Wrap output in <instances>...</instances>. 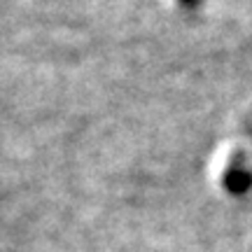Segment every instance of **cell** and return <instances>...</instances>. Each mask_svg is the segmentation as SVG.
<instances>
[{"mask_svg":"<svg viewBox=\"0 0 252 252\" xmlns=\"http://www.w3.org/2000/svg\"><path fill=\"white\" fill-rule=\"evenodd\" d=\"M222 185L231 196H245L248 191H252V168L241 152L231 154V159L226 161Z\"/></svg>","mask_w":252,"mask_h":252,"instance_id":"6da1fadb","label":"cell"},{"mask_svg":"<svg viewBox=\"0 0 252 252\" xmlns=\"http://www.w3.org/2000/svg\"><path fill=\"white\" fill-rule=\"evenodd\" d=\"M182 5H185V7H196L198 2H201V0H180Z\"/></svg>","mask_w":252,"mask_h":252,"instance_id":"7a4b0ae2","label":"cell"}]
</instances>
